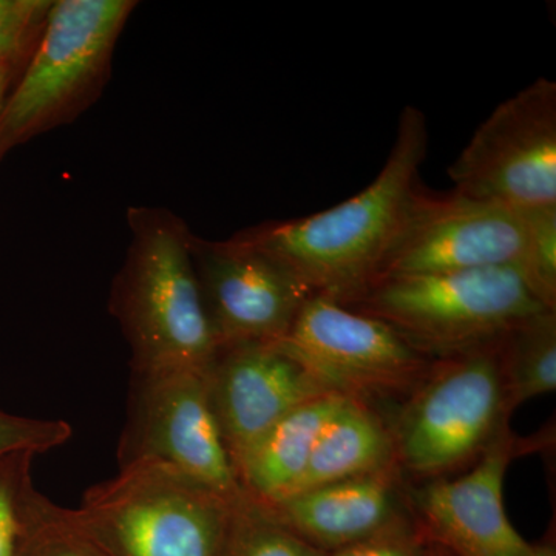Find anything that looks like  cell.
<instances>
[{"instance_id":"1","label":"cell","mask_w":556,"mask_h":556,"mask_svg":"<svg viewBox=\"0 0 556 556\" xmlns=\"http://www.w3.org/2000/svg\"><path fill=\"white\" fill-rule=\"evenodd\" d=\"M427 150L426 115L407 105L393 149L368 188L318 214L263 223L236 237L277 260L313 294L346 302L375 277L419 185Z\"/></svg>"},{"instance_id":"2","label":"cell","mask_w":556,"mask_h":556,"mask_svg":"<svg viewBox=\"0 0 556 556\" xmlns=\"http://www.w3.org/2000/svg\"><path fill=\"white\" fill-rule=\"evenodd\" d=\"M130 244L109 308L131 351V371L207 372L218 353L190 255L188 223L164 207L127 208Z\"/></svg>"},{"instance_id":"3","label":"cell","mask_w":556,"mask_h":556,"mask_svg":"<svg viewBox=\"0 0 556 556\" xmlns=\"http://www.w3.org/2000/svg\"><path fill=\"white\" fill-rule=\"evenodd\" d=\"M135 0H54L16 87L0 105V159L79 118L112 75Z\"/></svg>"},{"instance_id":"4","label":"cell","mask_w":556,"mask_h":556,"mask_svg":"<svg viewBox=\"0 0 556 556\" xmlns=\"http://www.w3.org/2000/svg\"><path fill=\"white\" fill-rule=\"evenodd\" d=\"M236 504L174 468L134 463L73 514L109 556H225Z\"/></svg>"},{"instance_id":"5","label":"cell","mask_w":556,"mask_h":556,"mask_svg":"<svg viewBox=\"0 0 556 556\" xmlns=\"http://www.w3.org/2000/svg\"><path fill=\"white\" fill-rule=\"evenodd\" d=\"M340 305L379 318L430 358L495 342L548 309L510 266L380 278Z\"/></svg>"},{"instance_id":"6","label":"cell","mask_w":556,"mask_h":556,"mask_svg":"<svg viewBox=\"0 0 556 556\" xmlns=\"http://www.w3.org/2000/svg\"><path fill=\"white\" fill-rule=\"evenodd\" d=\"M511 415L497 340L434 358L390 422L402 477L424 482L467 470Z\"/></svg>"},{"instance_id":"7","label":"cell","mask_w":556,"mask_h":556,"mask_svg":"<svg viewBox=\"0 0 556 556\" xmlns=\"http://www.w3.org/2000/svg\"><path fill=\"white\" fill-rule=\"evenodd\" d=\"M134 463L174 468L228 500L244 496L212 407L206 372L131 371L118 466Z\"/></svg>"},{"instance_id":"8","label":"cell","mask_w":556,"mask_h":556,"mask_svg":"<svg viewBox=\"0 0 556 556\" xmlns=\"http://www.w3.org/2000/svg\"><path fill=\"white\" fill-rule=\"evenodd\" d=\"M456 192L518 212L556 207V84L501 102L448 167Z\"/></svg>"},{"instance_id":"9","label":"cell","mask_w":556,"mask_h":556,"mask_svg":"<svg viewBox=\"0 0 556 556\" xmlns=\"http://www.w3.org/2000/svg\"><path fill=\"white\" fill-rule=\"evenodd\" d=\"M328 391L378 408L404 402L434 358L379 318L311 295L283 340Z\"/></svg>"},{"instance_id":"10","label":"cell","mask_w":556,"mask_h":556,"mask_svg":"<svg viewBox=\"0 0 556 556\" xmlns=\"http://www.w3.org/2000/svg\"><path fill=\"white\" fill-rule=\"evenodd\" d=\"M526 237L525 212L455 189L433 192L419 182L371 281L501 266L519 269Z\"/></svg>"},{"instance_id":"11","label":"cell","mask_w":556,"mask_h":556,"mask_svg":"<svg viewBox=\"0 0 556 556\" xmlns=\"http://www.w3.org/2000/svg\"><path fill=\"white\" fill-rule=\"evenodd\" d=\"M190 255L219 348L287 339L309 291L291 270L247 241L190 236Z\"/></svg>"},{"instance_id":"12","label":"cell","mask_w":556,"mask_h":556,"mask_svg":"<svg viewBox=\"0 0 556 556\" xmlns=\"http://www.w3.org/2000/svg\"><path fill=\"white\" fill-rule=\"evenodd\" d=\"M510 426L497 434L459 478L408 485L409 511L428 543L452 556H526L532 548L511 525L504 506V479L515 457L529 452Z\"/></svg>"},{"instance_id":"13","label":"cell","mask_w":556,"mask_h":556,"mask_svg":"<svg viewBox=\"0 0 556 556\" xmlns=\"http://www.w3.org/2000/svg\"><path fill=\"white\" fill-rule=\"evenodd\" d=\"M206 379L233 467L281 417L331 394L283 340L219 348Z\"/></svg>"},{"instance_id":"14","label":"cell","mask_w":556,"mask_h":556,"mask_svg":"<svg viewBox=\"0 0 556 556\" xmlns=\"http://www.w3.org/2000/svg\"><path fill=\"white\" fill-rule=\"evenodd\" d=\"M263 507L325 554L413 521L407 485L397 468L317 486Z\"/></svg>"},{"instance_id":"15","label":"cell","mask_w":556,"mask_h":556,"mask_svg":"<svg viewBox=\"0 0 556 556\" xmlns=\"http://www.w3.org/2000/svg\"><path fill=\"white\" fill-rule=\"evenodd\" d=\"M346 399L334 393L311 399L266 431L237 463L244 495L263 506L291 495L308 467L321 430Z\"/></svg>"},{"instance_id":"16","label":"cell","mask_w":556,"mask_h":556,"mask_svg":"<svg viewBox=\"0 0 556 556\" xmlns=\"http://www.w3.org/2000/svg\"><path fill=\"white\" fill-rule=\"evenodd\" d=\"M394 468L399 470L390 420L378 408L346 399L321 430L308 467L291 495Z\"/></svg>"},{"instance_id":"17","label":"cell","mask_w":556,"mask_h":556,"mask_svg":"<svg viewBox=\"0 0 556 556\" xmlns=\"http://www.w3.org/2000/svg\"><path fill=\"white\" fill-rule=\"evenodd\" d=\"M507 407L556 390V311L525 318L497 339Z\"/></svg>"},{"instance_id":"18","label":"cell","mask_w":556,"mask_h":556,"mask_svg":"<svg viewBox=\"0 0 556 556\" xmlns=\"http://www.w3.org/2000/svg\"><path fill=\"white\" fill-rule=\"evenodd\" d=\"M14 556H109L79 525L73 508L53 503L28 489L22 508V530Z\"/></svg>"},{"instance_id":"19","label":"cell","mask_w":556,"mask_h":556,"mask_svg":"<svg viewBox=\"0 0 556 556\" xmlns=\"http://www.w3.org/2000/svg\"><path fill=\"white\" fill-rule=\"evenodd\" d=\"M225 556H327L285 529L257 501H237Z\"/></svg>"},{"instance_id":"20","label":"cell","mask_w":556,"mask_h":556,"mask_svg":"<svg viewBox=\"0 0 556 556\" xmlns=\"http://www.w3.org/2000/svg\"><path fill=\"white\" fill-rule=\"evenodd\" d=\"M525 215L527 237L519 270L541 303L556 311V207Z\"/></svg>"},{"instance_id":"21","label":"cell","mask_w":556,"mask_h":556,"mask_svg":"<svg viewBox=\"0 0 556 556\" xmlns=\"http://www.w3.org/2000/svg\"><path fill=\"white\" fill-rule=\"evenodd\" d=\"M72 434V426L65 420L0 412V463L13 456L46 455L67 444Z\"/></svg>"},{"instance_id":"22","label":"cell","mask_w":556,"mask_h":556,"mask_svg":"<svg viewBox=\"0 0 556 556\" xmlns=\"http://www.w3.org/2000/svg\"><path fill=\"white\" fill-rule=\"evenodd\" d=\"M51 0H0V64L30 58Z\"/></svg>"},{"instance_id":"23","label":"cell","mask_w":556,"mask_h":556,"mask_svg":"<svg viewBox=\"0 0 556 556\" xmlns=\"http://www.w3.org/2000/svg\"><path fill=\"white\" fill-rule=\"evenodd\" d=\"M35 457L13 456L0 463V556L16 555L22 530V508L33 485Z\"/></svg>"},{"instance_id":"24","label":"cell","mask_w":556,"mask_h":556,"mask_svg":"<svg viewBox=\"0 0 556 556\" xmlns=\"http://www.w3.org/2000/svg\"><path fill=\"white\" fill-rule=\"evenodd\" d=\"M428 541L415 518L361 543L351 544L327 556H426Z\"/></svg>"},{"instance_id":"25","label":"cell","mask_w":556,"mask_h":556,"mask_svg":"<svg viewBox=\"0 0 556 556\" xmlns=\"http://www.w3.org/2000/svg\"><path fill=\"white\" fill-rule=\"evenodd\" d=\"M21 62H5L0 64V105L5 100L7 91L10 89L11 79L14 78L16 68L20 67Z\"/></svg>"},{"instance_id":"26","label":"cell","mask_w":556,"mask_h":556,"mask_svg":"<svg viewBox=\"0 0 556 556\" xmlns=\"http://www.w3.org/2000/svg\"><path fill=\"white\" fill-rule=\"evenodd\" d=\"M526 556H556V546L554 535L544 538L541 543L532 544L529 554Z\"/></svg>"},{"instance_id":"27","label":"cell","mask_w":556,"mask_h":556,"mask_svg":"<svg viewBox=\"0 0 556 556\" xmlns=\"http://www.w3.org/2000/svg\"><path fill=\"white\" fill-rule=\"evenodd\" d=\"M426 556H452L444 548L437 546L433 543H427Z\"/></svg>"}]
</instances>
